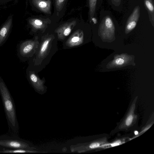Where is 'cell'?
<instances>
[{"mask_svg":"<svg viewBox=\"0 0 154 154\" xmlns=\"http://www.w3.org/2000/svg\"><path fill=\"white\" fill-rule=\"evenodd\" d=\"M149 17L142 0H128V6L123 19L125 32L132 31L140 21Z\"/></svg>","mask_w":154,"mask_h":154,"instance_id":"obj_1","label":"cell"},{"mask_svg":"<svg viewBox=\"0 0 154 154\" xmlns=\"http://www.w3.org/2000/svg\"><path fill=\"white\" fill-rule=\"evenodd\" d=\"M0 94L9 127L16 135L18 133L19 127L14 102L9 91L0 76Z\"/></svg>","mask_w":154,"mask_h":154,"instance_id":"obj_2","label":"cell"},{"mask_svg":"<svg viewBox=\"0 0 154 154\" xmlns=\"http://www.w3.org/2000/svg\"><path fill=\"white\" fill-rule=\"evenodd\" d=\"M109 11L101 9L100 12L98 33L103 42H112L115 39L116 20Z\"/></svg>","mask_w":154,"mask_h":154,"instance_id":"obj_3","label":"cell"},{"mask_svg":"<svg viewBox=\"0 0 154 154\" xmlns=\"http://www.w3.org/2000/svg\"><path fill=\"white\" fill-rule=\"evenodd\" d=\"M39 44L38 37L21 41L17 48V55L23 61L32 57L36 53Z\"/></svg>","mask_w":154,"mask_h":154,"instance_id":"obj_4","label":"cell"},{"mask_svg":"<svg viewBox=\"0 0 154 154\" xmlns=\"http://www.w3.org/2000/svg\"><path fill=\"white\" fill-rule=\"evenodd\" d=\"M28 147V144L16 134L0 136V151L7 149H26Z\"/></svg>","mask_w":154,"mask_h":154,"instance_id":"obj_5","label":"cell"},{"mask_svg":"<svg viewBox=\"0 0 154 154\" xmlns=\"http://www.w3.org/2000/svg\"><path fill=\"white\" fill-rule=\"evenodd\" d=\"M54 38L53 35H46L42 37L41 42L40 44L39 43L34 59V62L35 65L41 64L47 57L51 50L52 43Z\"/></svg>","mask_w":154,"mask_h":154,"instance_id":"obj_6","label":"cell"},{"mask_svg":"<svg viewBox=\"0 0 154 154\" xmlns=\"http://www.w3.org/2000/svg\"><path fill=\"white\" fill-rule=\"evenodd\" d=\"M135 57L127 53L115 54L113 59L106 65L108 69L119 68L129 65H135Z\"/></svg>","mask_w":154,"mask_h":154,"instance_id":"obj_7","label":"cell"},{"mask_svg":"<svg viewBox=\"0 0 154 154\" xmlns=\"http://www.w3.org/2000/svg\"><path fill=\"white\" fill-rule=\"evenodd\" d=\"M103 0H88L89 8V20L95 25L98 22L97 13L100 8Z\"/></svg>","mask_w":154,"mask_h":154,"instance_id":"obj_8","label":"cell"},{"mask_svg":"<svg viewBox=\"0 0 154 154\" xmlns=\"http://www.w3.org/2000/svg\"><path fill=\"white\" fill-rule=\"evenodd\" d=\"M76 22L73 21L65 23L58 27L55 31L58 39L63 40L70 33L76 24Z\"/></svg>","mask_w":154,"mask_h":154,"instance_id":"obj_9","label":"cell"},{"mask_svg":"<svg viewBox=\"0 0 154 154\" xmlns=\"http://www.w3.org/2000/svg\"><path fill=\"white\" fill-rule=\"evenodd\" d=\"M84 35L83 31L78 30L75 32L66 42L67 46L72 47L82 44L83 42Z\"/></svg>","mask_w":154,"mask_h":154,"instance_id":"obj_10","label":"cell"},{"mask_svg":"<svg viewBox=\"0 0 154 154\" xmlns=\"http://www.w3.org/2000/svg\"><path fill=\"white\" fill-rule=\"evenodd\" d=\"M12 19L8 20L0 29V47L7 40L11 28Z\"/></svg>","mask_w":154,"mask_h":154,"instance_id":"obj_11","label":"cell"},{"mask_svg":"<svg viewBox=\"0 0 154 154\" xmlns=\"http://www.w3.org/2000/svg\"><path fill=\"white\" fill-rule=\"evenodd\" d=\"M28 78L32 84L36 88H42L45 79L39 78L35 71H29L27 73Z\"/></svg>","mask_w":154,"mask_h":154,"instance_id":"obj_12","label":"cell"},{"mask_svg":"<svg viewBox=\"0 0 154 154\" xmlns=\"http://www.w3.org/2000/svg\"><path fill=\"white\" fill-rule=\"evenodd\" d=\"M145 8L146 11L149 21L154 27V0H142Z\"/></svg>","mask_w":154,"mask_h":154,"instance_id":"obj_13","label":"cell"},{"mask_svg":"<svg viewBox=\"0 0 154 154\" xmlns=\"http://www.w3.org/2000/svg\"><path fill=\"white\" fill-rule=\"evenodd\" d=\"M32 2L38 9L47 13L50 12L51 2L50 0H32Z\"/></svg>","mask_w":154,"mask_h":154,"instance_id":"obj_14","label":"cell"},{"mask_svg":"<svg viewBox=\"0 0 154 154\" xmlns=\"http://www.w3.org/2000/svg\"><path fill=\"white\" fill-rule=\"evenodd\" d=\"M112 9L117 12L121 13L124 10L126 0H107Z\"/></svg>","mask_w":154,"mask_h":154,"instance_id":"obj_15","label":"cell"},{"mask_svg":"<svg viewBox=\"0 0 154 154\" xmlns=\"http://www.w3.org/2000/svg\"><path fill=\"white\" fill-rule=\"evenodd\" d=\"M29 23L34 30H43L45 26L42 21L37 19H32L29 20Z\"/></svg>","mask_w":154,"mask_h":154,"instance_id":"obj_16","label":"cell"},{"mask_svg":"<svg viewBox=\"0 0 154 154\" xmlns=\"http://www.w3.org/2000/svg\"><path fill=\"white\" fill-rule=\"evenodd\" d=\"M66 0H56V7L57 10L60 11L63 7Z\"/></svg>","mask_w":154,"mask_h":154,"instance_id":"obj_17","label":"cell"},{"mask_svg":"<svg viewBox=\"0 0 154 154\" xmlns=\"http://www.w3.org/2000/svg\"><path fill=\"white\" fill-rule=\"evenodd\" d=\"M133 117L131 115L129 116L126 121V123L127 125H129L131 124L132 122Z\"/></svg>","mask_w":154,"mask_h":154,"instance_id":"obj_18","label":"cell"},{"mask_svg":"<svg viewBox=\"0 0 154 154\" xmlns=\"http://www.w3.org/2000/svg\"><path fill=\"white\" fill-rule=\"evenodd\" d=\"M99 144L97 143H93L90 145V147L91 148H93L97 147L99 146Z\"/></svg>","mask_w":154,"mask_h":154,"instance_id":"obj_19","label":"cell"},{"mask_svg":"<svg viewBox=\"0 0 154 154\" xmlns=\"http://www.w3.org/2000/svg\"><path fill=\"white\" fill-rule=\"evenodd\" d=\"M119 145V143H116L114 144H112V146H116V145Z\"/></svg>","mask_w":154,"mask_h":154,"instance_id":"obj_20","label":"cell"},{"mask_svg":"<svg viewBox=\"0 0 154 154\" xmlns=\"http://www.w3.org/2000/svg\"><path fill=\"white\" fill-rule=\"evenodd\" d=\"M134 133H135V135H137V134H138V131H135Z\"/></svg>","mask_w":154,"mask_h":154,"instance_id":"obj_21","label":"cell"}]
</instances>
